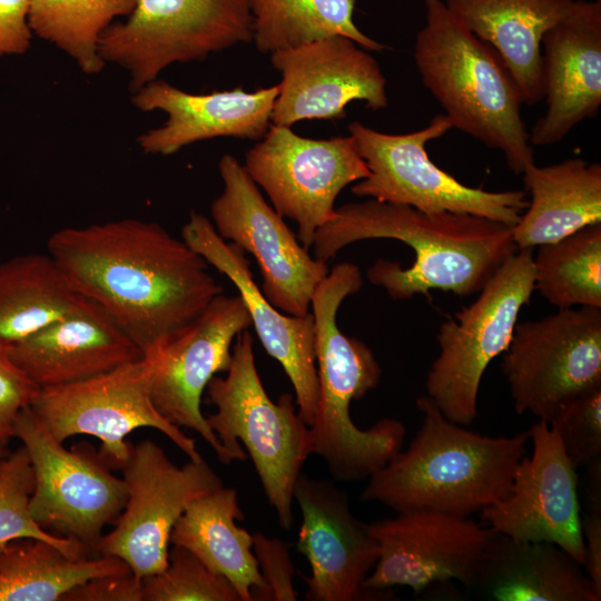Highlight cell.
Masks as SVG:
<instances>
[{
    "label": "cell",
    "mask_w": 601,
    "mask_h": 601,
    "mask_svg": "<svg viewBox=\"0 0 601 601\" xmlns=\"http://www.w3.org/2000/svg\"><path fill=\"white\" fill-rule=\"evenodd\" d=\"M120 470L127 501L96 552L121 559L144 579L167 566L171 531L187 506L224 484L204 457L177 466L151 440L131 445Z\"/></svg>",
    "instance_id": "cell-12"
},
{
    "label": "cell",
    "mask_w": 601,
    "mask_h": 601,
    "mask_svg": "<svg viewBox=\"0 0 601 601\" xmlns=\"http://www.w3.org/2000/svg\"><path fill=\"white\" fill-rule=\"evenodd\" d=\"M218 170L224 189L210 205L216 231L255 257L262 293L273 306L288 315H307L316 287L329 272L326 263L309 255L233 155L220 158Z\"/></svg>",
    "instance_id": "cell-15"
},
{
    "label": "cell",
    "mask_w": 601,
    "mask_h": 601,
    "mask_svg": "<svg viewBox=\"0 0 601 601\" xmlns=\"http://www.w3.org/2000/svg\"><path fill=\"white\" fill-rule=\"evenodd\" d=\"M8 347L0 343V451L8 450L19 413L39 388L16 366Z\"/></svg>",
    "instance_id": "cell-38"
},
{
    "label": "cell",
    "mask_w": 601,
    "mask_h": 601,
    "mask_svg": "<svg viewBox=\"0 0 601 601\" xmlns=\"http://www.w3.org/2000/svg\"><path fill=\"white\" fill-rule=\"evenodd\" d=\"M9 453V450L7 451H0V463L2 462V460L4 459V456Z\"/></svg>",
    "instance_id": "cell-42"
},
{
    "label": "cell",
    "mask_w": 601,
    "mask_h": 601,
    "mask_svg": "<svg viewBox=\"0 0 601 601\" xmlns=\"http://www.w3.org/2000/svg\"><path fill=\"white\" fill-rule=\"evenodd\" d=\"M533 451L514 473L508 494L480 513L492 531L518 541L550 542L581 565V533L577 469L548 422L539 420L529 430Z\"/></svg>",
    "instance_id": "cell-17"
},
{
    "label": "cell",
    "mask_w": 601,
    "mask_h": 601,
    "mask_svg": "<svg viewBox=\"0 0 601 601\" xmlns=\"http://www.w3.org/2000/svg\"><path fill=\"white\" fill-rule=\"evenodd\" d=\"M378 559L363 583L371 594L394 587L418 593L451 580L470 590L493 531L455 514L417 510L368 524Z\"/></svg>",
    "instance_id": "cell-16"
},
{
    "label": "cell",
    "mask_w": 601,
    "mask_h": 601,
    "mask_svg": "<svg viewBox=\"0 0 601 601\" xmlns=\"http://www.w3.org/2000/svg\"><path fill=\"white\" fill-rule=\"evenodd\" d=\"M533 253L519 249L479 292L439 328V356L425 381L426 396L450 421L470 426L477 415V397L489 364L511 342L520 311L534 292Z\"/></svg>",
    "instance_id": "cell-7"
},
{
    "label": "cell",
    "mask_w": 601,
    "mask_h": 601,
    "mask_svg": "<svg viewBox=\"0 0 601 601\" xmlns=\"http://www.w3.org/2000/svg\"><path fill=\"white\" fill-rule=\"evenodd\" d=\"M253 552L267 588V601H295L294 566L288 545L260 532L253 534Z\"/></svg>",
    "instance_id": "cell-39"
},
{
    "label": "cell",
    "mask_w": 601,
    "mask_h": 601,
    "mask_svg": "<svg viewBox=\"0 0 601 601\" xmlns=\"http://www.w3.org/2000/svg\"><path fill=\"white\" fill-rule=\"evenodd\" d=\"M294 501L302 513L296 546L311 574L304 577L309 601H357L373 595L363 583L378 559L368 524L349 509L348 494L334 482L300 473Z\"/></svg>",
    "instance_id": "cell-20"
},
{
    "label": "cell",
    "mask_w": 601,
    "mask_h": 601,
    "mask_svg": "<svg viewBox=\"0 0 601 601\" xmlns=\"http://www.w3.org/2000/svg\"><path fill=\"white\" fill-rule=\"evenodd\" d=\"M545 114L532 127L530 144H558L601 106V0H574L542 38Z\"/></svg>",
    "instance_id": "cell-22"
},
{
    "label": "cell",
    "mask_w": 601,
    "mask_h": 601,
    "mask_svg": "<svg viewBox=\"0 0 601 601\" xmlns=\"http://www.w3.org/2000/svg\"><path fill=\"white\" fill-rule=\"evenodd\" d=\"M243 166L273 208L297 224L306 249L334 217L339 193L370 174L352 136L312 139L275 125L247 151Z\"/></svg>",
    "instance_id": "cell-14"
},
{
    "label": "cell",
    "mask_w": 601,
    "mask_h": 601,
    "mask_svg": "<svg viewBox=\"0 0 601 601\" xmlns=\"http://www.w3.org/2000/svg\"><path fill=\"white\" fill-rule=\"evenodd\" d=\"M130 572L117 556L73 559L42 540H16L0 549V601H61L90 579Z\"/></svg>",
    "instance_id": "cell-30"
},
{
    "label": "cell",
    "mask_w": 601,
    "mask_h": 601,
    "mask_svg": "<svg viewBox=\"0 0 601 601\" xmlns=\"http://www.w3.org/2000/svg\"><path fill=\"white\" fill-rule=\"evenodd\" d=\"M587 466L583 477L585 511L581 514L583 570L601 594V457Z\"/></svg>",
    "instance_id": "cell-37"
},
{
    "label": "cell",
    "mask_w": 601,
    "mask_h": 601,
    "mask_svg": "<svg viewBox=\"0 0 601 601\" xmlns=\"http://www.w3.org/2000/svg\"><path fill=\"white\" fill-rule=\"evenodd\" d=\"M62 601H142V582L131 572L101 575L71 589Z\"/></svg>",
    "instance_id": "cell-40"
},
{
    "label": "cell",
    "mask_w": 601,
    "mask_h": 601,
    "mask_svg": "<svg viewBox=\"0 0 601 601\" xmlns=\"http://www.w3.org/2000/svg\"><path fill=\"white\" fill-rule=\"evenodd\" d=\"M500 57L522 104L543 98L542 38L574 0H443Z\"/></svg>",
    "instance_id": "cell-26"
},
{
    "label": "cell",
    "mask_w": 601,
    "mask_h": 601,
    "mask_svg": "<svg viewBox=\"0 0 601 601\" xmlns=\"http://www.w3.org/2000/svg\"><path fill=\"white\" fill-rule=\"evenodd\" d=\"M563 450L578 469L601 457V386L565 403L550 418Z\"/></svg>",
    "instance_id": "cell-36"
},
{
    "label": "cell",
    "mask_w": 601,
    "mask_h": 601,
    "mask_svg": "<svg viewBox=\"0 0 601 601\" xmlns=\"http://www.w3.org/2000/svg\"><path fill=\"white\" fill-rule=\"evenodd\" d=\"M154 370L155 358L142 356L77 383L39 387L28 406L59 442L80 434L97 437L98 455L110 469L122 467L131 450L126 437L142 427L165 434L189 460L203 459L195 440L155 407L150 396Z\"/></svg>",
    "instance_id": "cell-10"
},
{
    "label": "cell",
    "mask_w": 601,
    "mask_h": 601,
    "mask_svg": "<svg viewBox=\"0 0 601 601\" xmlns=\"http://www.w3.org/2000/svg\"><path fill=\"white\" fill-rule=\"evenodd\" d=\"M390 238L414 250L407 268L378 258L366 272L371 284L395 300L431 289L460 296L479 293L516 248L512 227L485 217L459 213H424L412 206L368 199L335 209L318 228L314 257L327 263L352 243Z\"/></svg>",
    "instance_id": "cell-2"
},
{
    "label": "cell",
    "mask_w": 601,
    "mask_h": 601,
    "mask_svg": "<svg viewBox=\"0 0 601 601\" xmlns=\"http://www.w3.org/2000/svg\"><path fill=\"white\" fill-rule=\"evenodd\" d=\"M49 254L0 264V343L16 344L75 311L83 300Z\"/></svg>",
    "instance_id": "cell-29"
},
{
    "label": "cell",
    "mask_w": 601,
    "mask_h": 601,
    "mask_svg": "<svg viewBox=\"0 0 601 601\" xmlns=\"http://www.w3.org/2000/svg\"><path fill=\"white\" fill-rule=\"evenodd\" d=\"M254 338L248 329L235 338L226 376H214L206 387L216 411L206 416L233 461L250 456L264 493L280 526L294 523V487L302 467L312 455L309 426L296 411L288 393L275 403L259 377Z\"/></svg>",
    "instance_id": "cell-6"
},
{
    "label": "cell",
    "mask_w": 601,
    "mask_h": 601,
    "mask_svg": "<svg viewBox=\"0 0 601 601\" xmlns=\"http://www.w3.org/2000/svg\"><path fill=\"white\" fill-rule=\"evenodd\" d=\"M181 238L236 286L263 347L284 368L294 387L298 414L311 426L319 393L313 314L284 315L273 306L254 282L245 252L224 240L205 215L191 210Z\"/></svg>",
    "instance_id": "cell-21"
},
{
    "label": "cell",
    "mask_w": 601,
    "mask_h": 601,
    "mask_svg": "<svg viewBox=\"0 0 601 601\" xmlns=\"http://www.w3.org/2000/svg\"><path fill=\"white\" fill-rule=\"evenodd\" d=\"M14 439L26 447L35 472L30 513L45 530L73 539L95 551L104 529L115 523L127 501V487L87 446L67 450L35 417L19 413Z\"/></svg>",
    "instance_id": "cell-13"
},
{
    "label": "cell",
    "mask_w": 601,
    "mask_h": 601,
    "mask_svg": "<svg viewBox=\"0 0 601 601\" xmlns=\"http://www.w3.org/2000/svg\"><path fill=\"white\" fill-rule=\"evenodd\" d=\"M35 472L23 445L9 452L0 463V549L21 539L49 542L73 559L87 558L90 550L82 543L42 529L31 516L30 499Z\"/></svg>",
    "instance_id": "cell-34"
},
{
    "label": "cell",
    "mask_w": 601,
    "mask_h": 601,
    "mask_svg": "<svg viewBox=\"0 0 601 601\" xmlns=\"http://www.w3.org/2000/svg\"><path fill=\"white\" fill-rule=\"evenodd\" d=\"M356 0H249L253 40L262 53L294 49L333 36H344L367 51L387 47L355 24Z\"/></svg>",
    "instance_id": "cell-31"
},
{
    "label": "cell",
    "mask_w": 601,
    "mask_h": 601,
    "mask_svg": "<svg viewBox=\"0 0 601 601\" xmlns=\"http://www.w3.org/2000/svg\"><path fill=\"white\" fill-rule=\"evenodd\" d=\"M38 387L77 383L142 357L136 344L86 297L68 315L8 347Z\"/></svg>",
    "instance_id": "cell-24"
},
{
    "label": "cell",
    "mask_w": 601,
    "mask_h": 601,
    "mask_svg": "<svg viewBox=\"0 0 601 601\" xmlns=\"http://www.w3.org/2000/svg\"><path fill=\"white\" fill-rule=\"evenodd\" d=\"M501 367L515 412L549 423L565 403L601 386V308L516 323Z\"/></svg>",
    "instance_id": "cell-11"
},
{
    "label": "cell",
    "mask_w": 601,
    "mask_h": 601,
    "mask_svg": "<svg viewBox=\"0 0 601 601\" xmlns=\"http://www.w3.org/2000/svg\"><path fill=\"white\" fill-rule=\"evenodd\" d=\"M136 0H30L32 33L68 55L86 75L99 73L106 62L99 53L104 32L127 18Z\"/></svg>",
    "instance_id": "cell-32"
},
{
    "label": "cell",
    "mask_w": 601,
    "mask_h": 601,
    "mask_svg": "<svg viewBox=\"0 0 601 601\" xmlns=\"http://www.w3.org/2000/svg\"><path fill=\"white\" fill-rule=\"evenodd\" d=\"M252 327L239 295L216 296L204 312L155 356L151 401L171 424L197 432L223 464L231 460L201 412L203 393L231 361L233 342Z\"/></svg>",
    "instance_id": "cell-18"
},
{
    "label": "cell",
    "mask_w": 601,
    "mask_h": 601,
    "mask_svg": "<svg viewBox=\"0 0 601 601\" xmlns=\"http://www.w3.org/2000/svg\"><path fill=\"white\" fill-rule=\"evenodd\" d=\"M490 601H600L582 565L556 544L492 533L470 589Z\"/></svg>",
    "instance_id": "cell-25"
},
{
    "label": "cell",
    "mask_w": 601,
    "mask_h": 601,
    "mask_svg": "<svg viewBox=\"0 0 601 601\" xmlns=\"http://www.w3.org/2000/svg\"><path fill=\"white\" fill-rule=\"evenodd\" d=\"M529 204L512 227L518 249L555 243L581 228L601 223V165L568 158L549 166L528 165L522 171Z\"/></svg>",
    "instance_id": "cell-27"
},
{
    "label": "cell",
    "mask_w": 601,
    "mask_h": 601,
    "mask_svg": "<svg viewBox=\"0 0 601 601\" xmlns=\"http://www.w3.org/2000/svg\"><path fill=\"white\" fill-rule=\"evenodd\" d=\"M362 273L353 263L335 265L316 287L311 307L318 364V404L309 426L312 455L323 459L337 482L368 479L401 451L405 426L385 417L362 430L352 421V401L374 390L382 368L373 351L338 328L336 316L343 300L359 292Z\"/></svg>",
    "instance_id": "cell-4"
},
{
    "label": "cell",
    "mask_w": 601,
    "mask_h": 601,
    "mask_svg": "<svg viewBox=\"0 0 601 601\" xmlns=\"http://www.w3.org/2000/svg\"><path fill=\"white\" fill-rule=\"evenodd\" d=\"M29 9L30 0H0V56L28 51L32 38Z\"/></svg>",
    "instance_id": "cell-41"
},
{
    "label": "cell",
    "mask_w": 601,
    "mask_h": 601,
    "mask_svg": "<svg viewBox=\"0 0 601 601\" xmlns=\"http://www.w3.org/2000/svg\"><path fill=\"white\" fill-rule=\"evenodd\" d=\"M141 582L142 601H240L224 575L177 545L169 553L167 566Z\"/></svg>",
    "instance_id": "cell-35"
},
{
    "label": "cell",
    "mask_w": 601,
    "mask_h": 601,
    "mask_svg": "<svg viewBox=\"0 0 601 601\" xmlns=\"http://www.w3.org/2000/svg\"><path fill=\"white\" fill-rule=\"evenodd\" d=\"M48 254L144 357L157 356L224 293L206 260L154 221L110 220L55 231Z\"/></svg>",
    "instance_id": "cell-1"
},
{
    "label": "cell",
    "mask_w": 601,
    "mask_h": 601,
    "mask_svg": "<svg viewBox=\"0 0 601 601\" xmlns=\"http://www.w3.org/2000/svg\"><path fill=\"white\" fill-rule=\"evenodd\" d=\"M414 60L425 88L456 128L500 150L514 174L534 162L522 100L497 53L477 38L443 0H423Z\"/></svg>",
    "instance_id": "cell-5"
},
{
    "label": "cell",
    "mask_w": 601,
    "mask_h": 601,
    "mask_svg": "<svg viewBox=\"0 0 601 601\" xmlns=\"http://www.w3.org/2000/svg\"><path fill=\"white\" fill-rule=\"evenodd\" d=\"M252 40L249 0H136L132 12L104 32L99 53L128 72L132 93L174 63Z\"/></svg>",
    "instance_id": "cell-9"
},
{
    "label": "cell",
    "mask_w": 601,
    "mask_h": 601,
    "mask_svg": "<svg viewBox=\"0 0 601 601\" xmlns=\"http://www.w3.org/2000/svg\"><path fill=\"white\" fill-rule=\"evenodd\" d=\"M533 275L534 288L558 309L601 308V223L539 246Z\"/></svg>",
    "instance_id": "cell-33"
},
{
    "label": "cell",
    "mask_w": 601,
    "mask_h": 601,
    "mask_svg": "<svg viewBox=\"0 0 601 601\" xmlns=\"http://www.w3.org/2000/svg\"><path fill=\"white\" fill-rule=\"evenodd\" d=\"M279 86L248 92L242 88L191 93L155 79L131 95L140 111L167 115L166 121L137 138L148 155L169 156L197 141L218 137L260 140L270 127Z\"/></svg>",
    "instance_id": "cell-23"
},
{
    "label": "cell",
    "mask_w": 601,
    "mask_h": 601,
    "mask_svg": "<svg viewBox=\"0 0 601 601\" xmlns=\"http://www.w3.org/2000/svg\"><path fill=\"white\" fill-rule=\"evenodd\" d=\"M236 520H244L237 491L223 485L187 506L171 531L170 543L190 551L224 575L240 601H267V588L253 552V534L239 528Z\"/></svg>",
    "instance_id": "cell-28"
},
{
    "label": "cell",
    "mask_w": 601,
    "mask_h": 601,
    "mask_svg": "<svg viewBox=\"0 0 601 601\" xmlns=\"http://www.w3.org/2000/svg\"><path fill=\"white\" fill-rule=\"evenodd\" d=\"M452 128L444 114L434 116L420 130L401 135L381 132L352 121L349 136L370 171L352 186V193L357 197L412 206L424 213L470 214L513 227L529 204L524 190L489 191L470 187L431 160L427 142Z\"/></svg>",
    "instance_id": "cell-8"
},
{
    "label": "cell",
    "mask_w": 601,
    "mask_h": 601,
    "mask_svg": "<svg viewBox=\"0 0 601 601\" xmlns=\"http://www.w3.org/2000/svg\"><path fill=\"white\" fill-rule=\"evenodd\" d=\"M416 407L423 423L405 451L368 477L359 499L395 512H481L510 491L526 453L529 431L513 436L475 433L447 420L428 396Z\"/></svg>",
    "instance_id": "cell-3"
},
{
    "label": "cell",
    "mask_w": 601,
    "mask_h": 601,
    "mask_svg": "<svg viewBox=\"0 0 601 601\" xmlns=\"http://www.w3.org/2000/svg\"><path fill=\"white\" fill-rule=\"evenodd\" d=\"M282 75L272 121L290 127L302 120H341L361 100L376 111L387 107L386 79L368 51L344 36L323 38L270 53Z\"/></svg>",
    "instance_id": "cell-19"
}]
</instances>
